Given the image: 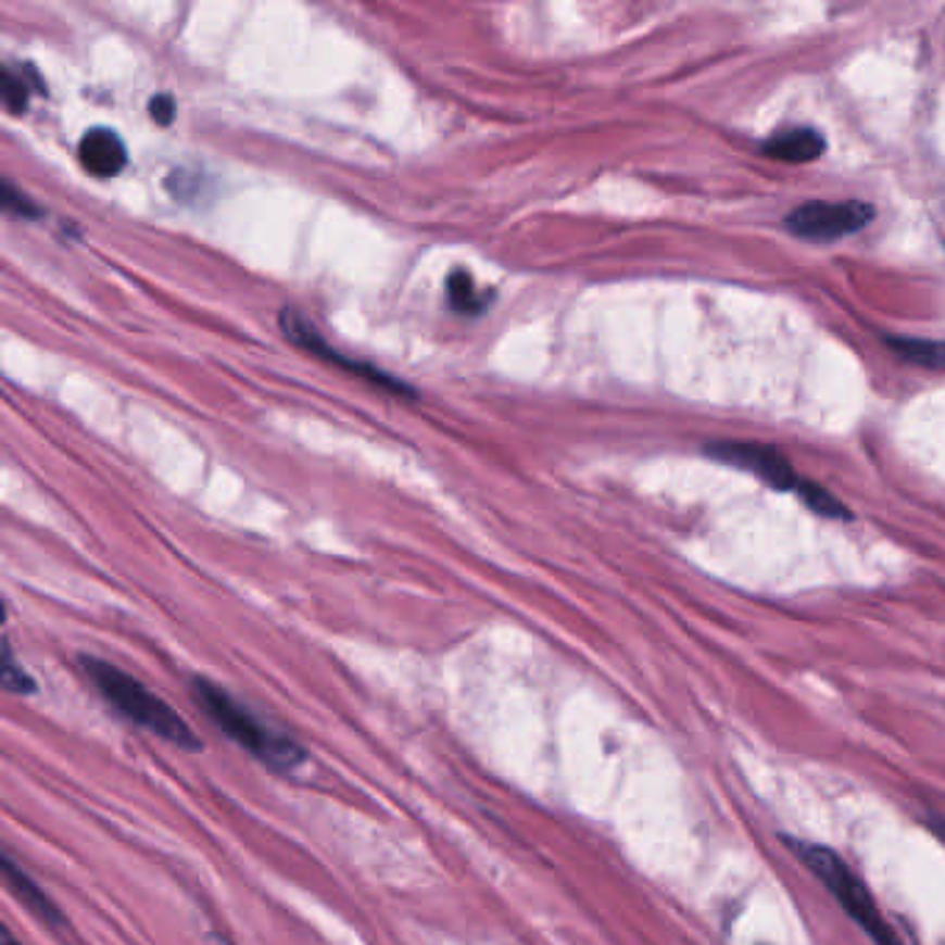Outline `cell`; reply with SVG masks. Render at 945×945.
Segmentation results:
<instances>
[{"label":"cell","mask_w":945,"mask_h":945,"mask_svg":"<svg viewBox=\"0 0 945 945\" xmlns=\"http://www.w3.org/2000/svg\"><path fill=\"white\" fill-rule=\"evenodd\" d=\"M192 696L219 732H225L236 746L253 754L255 760L269 771L289 773L308 760V752L294 738L286 735L284 729L273 727L255 710H250L244 702H239L234 693L225 691L217 682L194 677Z\"/></svg>","instance_id":"obj_1"},{"label":"cell","mask_w":945,"mask_h":945,"mask_svg":"<svg viewBox=\"0 0 945 945\" xmlns=\"http://www.w3.org/2000/svg\"><path fill=\"white\" fill-rule=\"evenodd\" d=\"M78 663L94 691L105 698V705L114 707L130 723L148 729L155 738L173 743V746L184 748V752H200L203 748L198 732L184 721V716L173 710L159 693L150 691L137 677H130L119 666L100 660L94 655H80Z\"/></svg>","instance_id":"obj_2"},{"label":"cell","mask_w":945,"mask_h":945,"mask_svg":"<svg viewBox=\"0 0 945 945\" xmlns=\"http://www.w3.org/2000/svg\"><path fill=\"white\" fill-rule=\"evenodd\" d=\"M785 843L796 852V857L802 859L804 866L827 884V890L837 898V904L846 909L848 918H852V921L857 923V927L862 929L873 943L902 945L898 943V934L893 932V927L884 921V915L879 912V907L873 904L866 884L854 877L852 868H848L846 862L832 852V848L816 846V843H807V841H788V837Z\"/></svg>","instance_id":"obj_3"},{"label":"cell","mask_w":945,"mask_h":945,"mask_svg":"<svg viewBox=\"0 0 945 945\" xmlns=\"http://www.w3.org/2000/svg\"><path fill=\"white\" fill-rule=\"evenodd\" d=\"M873 205L862 200H843V203H804L793 209L785 219V228L798 239L812 241H834L843 236H852L866 228L873 219Z\"/></svg>","instance_id":"obj_4"},{"label":"cell","mask_w":945,"mask_h":945,"mask_svg":"<svg viewBox=\"0 0 945 945\" xmlns=\"http://www.w3.org/2000/svg\"><path fill=\"white\" fill-rule=\"evenodd\" d=\"M705 452L716 461L735 466V469L748 471V475L760 477L777 491H796L802 477L793 471L791 461H788L777 446L757 444V441H713L705 446Z\"/></svg>","instance_id":"obj_5"},{"label":"cell","mask_w":945,"mask_h":945,"mask_svg":"<svg viewBox=\"0 0 945 945\" xmlns=\"http://www.w3.org/2000/svg\"><path fill=\"white\" fill-rule=\"evenodd\" d=\"M80 167L94 178H114L128 164V148L112 128H92L80 137L78 144Z\"/></svg>","instance_id":"obj_6"},{"label":"cell","mask_w":945,"mask_h":945,"mask_svg":"<svg viewBox=\"0 0 945 945\" xmlns=\"http://www.w3.org/2000/svg\"><path fill=\"white\" fill-rule=\"evenodd\" d=\"M823 150H827V139H823L816 128L777 130V134L763 144V153H766L768 159L788 161V164H809V161L821 159Z\"/></svg>","instance_id":"obj_7"},{"label":"cell","mask_w":945,"mask_h":945,"mask_svg":"<svg viewBox=\"0 0 945 945\" xmlns=\"http://www.w3.org/2000/svg\"><path fill=\"white\" fill-rule=\"evenodd\" d=\"M3 877H7L9 887H12L14 893H17L20 902H23L28 909H32V912L37 915L39 921L48 923V927H53V929L64 927L62 909H59L56 904L50 902L48 893H45V890L39 887V884L34 882V879L28 877V873H25L23 868L17 866V862H14L12 852L3 854Z\"/></svg>","instance_id":"obj_8"},{"label":"cell","mask_w":945,"mask_h":945,"mask_svg":"<svg viewBox=\"0 0 945 945\" xmlns=\"http://www.w3.org/2000/svg\"><path fill=\"white\" fill-rule=\"evenodd\" d=\"M887 346L898 358L909 361V364H918L932 371H945V341L887 339Z\"/></svg>","instance_id":"obj_9"},{"label":"cell","mask_w":945,"mask_h":945,"mask_svg":"<svg viewBox=\"0 0 945 945\" xmlns=\"http://www.w3.org/2000/svg\"><path fill=\"white\" fill-rule=\"evenodd\" d=\"M446 294H450V305L457 311V314L475 316L489 305V294H486V291L475 284V278H471L469 273H464V269L450 273V278H446Z\"/></svg>","instance_id":"obj_10"},{"label":"cell","mask_w":945,"mask_h":945,"mask_svg":"<svg viewBox=\"0 0 945 945\" xmlns=\"http://www.w3.org/2000/svg\"><path fill=\"white\" fill-rule=\"evenodd\" d=\"M796 494L802 496V500L809 505V511H816L818 516H827V519H852V513L846 511V505H843L841 500H834V496L829 494L823 486H818V482L798 480Z\"/></svg>","instance_id":"obj_11"},{"label":"cell","mask_w":945,"mask_h":945,"mask_svg":"<svg viewBox=\"0 0 945 945\" xmlns=\"http://www.w3.org/2000/svg\"><path fill=\"white\" fill-rule=\"evenodd\" d=\"M0 685H3V691L7 693H12V696H28V693L37 691V682H34L32 673L20 666L9 643H3V668H0Z\"/></svg>","instance_id":"obj_12"},{"label":"cell","mask_w":945,"mask_h":945,"mask_svg":"<svg viewBox=\"0 0 945 945\" xmlns=\"http://www.w3.org/2000/svg\"><path fill=\"white\" fill-rule=\"evenodd\" d=\"M28 94H32V87L25 84L23 73H17L14 67H3V105L9 112L23 114L28 105Z\"/></svg>","instance_id":"obj_13"},{"label":"cell","mask_w":945,"mask_h":945,"mask_svg":"<svg viewBox=\"0 0 945 945\" xmlns=\"http://www.w3.org/2000/svg\"><path fill=\"white\" fill-rule=\"evenodd\" d=\"M3 203H7L9 211H17V214H25V217H39L37 205H32V200L20 194L12 184H7V189H3Z\"/></svg>","instance_id":"obj_14"},{"label":"cell","mask_w":945,"mask_h":945,"mask_svg":"<svg viewBox=\"0 0 945 945\" xmlns=\"http://www.w3.org/2000/svg\"><path fill=\"white\" fill-rule=\"evenodd\" d=\"M150 117L155 119V123L161 125H169L175 117V103L169 94H155L153 100H150Z\"/></svg>","instance_id":"obj_15"},{"label":"cell","mask_w":945,"mask_h":945,"mask_svg":"<svg viewBox=\"0 0 945 945\" xmlns=\"http://www.w3.org/2000/svg\"><path fill=\"white\" fill-rule=\"evenodd\" d=\"M932 827H934V834H937L940 841H943V843H945V821H934V823H932Z\"/></svg>","instance_id":"obj_16"},{"label":"cell","mask_w":945,"mask_h":945,"mask_svg":"<svg viewBox=\"0 0 945 945\" xmlns=\"http://www.w3.org/2000/svg\"><path fill=\"white\" fill-rule=\"evenodd\" d=\"M0 945H20V943L12 937V932H9V929H3V940H0Z\"/></svg>","instance_id":"obj_17"}]
</instances>
